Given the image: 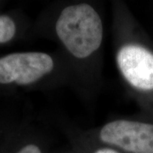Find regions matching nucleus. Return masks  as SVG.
Listing matches in <instances>:
<instances>
[{"mask_svg": "<svg viewBox=\"0 0 153 153\" xmlns=\"http://www.w3.org/2000/svg\"><path fill=\"white\" fill-rule=\"evenodd\" d=\"M55 32L69 53L78 59L94 54L103 40L101 18L88 4H77L63 9L56 21Z\"/></svg>", "mask_w": 153, "mask_h": 153, "instance_id": "1", "label": "nucleus"}, {"mask_svg": "<svg viewBox=\"0 0 153 153\" xmlns=\"http://www.w3.org/2000/svg\"><path fill=\"white\" fill-rule=\"evenodd\" d=\"M53 58L43 52L13 53L0 58V83L28 85L54 69Z\"/></svg>", "mask_w": 153, "mask_h": 153, "instance_id": "2", "label": "nucleus"}, {"mask_svg": "<svg viewBox=\"0 0 153 153\" xmlns=\"http://www.w3.org/2000/svg\"><path fill=\"white\" fill-rule=\"evenodd\" d=\"M100 140L105 144L129 153H153V124L137 121L114 120L100 129Z\"/></svg>", "mask_w": 153, "mask_h": 153, "instance_id": "3", "label": "nucleus"}, {"mask_svg": "<svg viewBox=\"0 0 153 153\" xmlns=\"http://www.w3.org/2000/svg\"><path fill=\"white\" fill-rule=\"evenodd\" d=\"M117 64L131 86L143 91L153 90V53L137 44H126L117 54Z\"/></svg>", "mask_w": 153, "mask_h": 153, "instance_id": "4", "label": "nucleus"}, {"mask_svg": "<svg viewBox=\"0 0 153 153\" xmlns=\"http://www.w3.org/2000/svg\"><path fill=\"white\" fill-rule=\"evenodd\" d=\"M16 32V23L8 16H0V44H5L14 38Z\"/></svg>", "mask_w": 153, "mask_h": 153, "instance_id": "5", "label": "nucleus"}, {"mask_svg": "<svg viewBox=\"0 0 153 153\" xmlns=\"http://www.w3.org/2000/svg\"><path fill=\"white\" fill-rule=\"evenodd\" d=\"M16 153H42V152L38 146L31 144V145L25 146Z\"/></svg>", "mask_w": 153, "mask_h": 153, "instance_id": "6", "label": "nucleus"}, {"mask_svg": "<svg viewBox=\"0 0 153 153\" xmlns=\"http://www.w3.org/2000/svg\"><path fill=\"white\" fill-rule=\"evenodd\" d=\"M94 153H119L118 152L115 151L114 149L111 148H101L95 151Z\"/></svg>", "mask_w": 153, "mask_h": 153, "instance_id": "7", "label": "nucleus"}]
</instances>
